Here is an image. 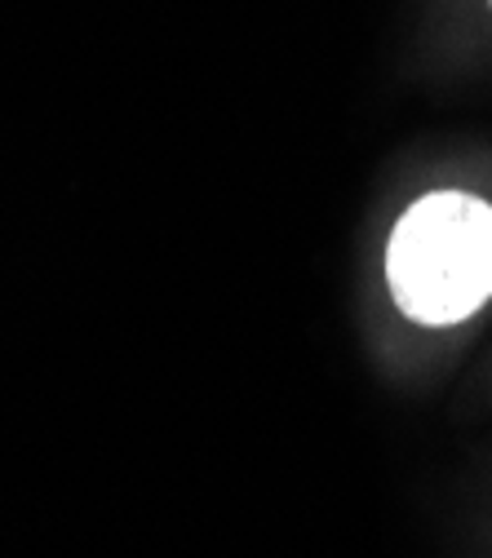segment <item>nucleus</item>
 I'll return each instance as SVG.
<instances>
[{"label":"nucleus","instance_id":"2","mask_svg":"<svg viewBox=\"0 0 492 558\" xmlns=\"http://www.w3.org/2000/svg\"><path fill=\"white\" fill-rule=\"evenodd\" d=\"M479 5H483V10H488V14H492V0H479Z\"/></svg>","mask_w":492,"mask_h":558},{"label":"nucleus","instance_id":"1","mask_svg":"<svg viewBox=\"0 0 492 558\" xmlns=\"http://www.w3.org/2000/svg\"><path fill=\"white\" fill-rule=\"evenodd\" d=\"M382 298L417 337H453L492 311V195L475 182L421 186L386 227Z\"/></svg>","mask_w":492,"mask_h":558}]
</instances>
